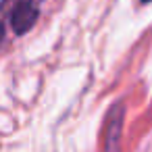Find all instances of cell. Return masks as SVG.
<instances>
[{"label":"cell","mask_w":152,"mask_h":152,"mask_svg":"<svg viewBox=\"0 0 152 152\" xmlns=\"http://www.w3.org/2000/svg\"><path fill=\"white\" fill-rule=\"evenodd\" d=\"M40 9L36 4V0H19L15 4V9L11 11V27L17 36H23L25 31H29L36 21H38Z\"/></svg>","instance_id":"6da1fadb"},{"label":"cell","mask_w":152,"mask_h":152,"mask_svg":"<svg viewBox=\"0 0 152 152\" xmlns=\"http://www.w3.org/2000/svg\"><path fill=\"white\" fill-rule=\"evenodd\" d=\"M123 117H125V106L121 102H117L110 110H108V117H106V131H104V137H106V150H117L119 148V142H121V129H123Z\"/></svg>","instance_id":"7a4b0ae2"},{"label":"cell","mask_w":152,"mask_h":152,"mask_svg":"<svg viewBox=\"0 0 152 152\" xmlns=\"http://www.w3.org/2000/svg\"><path fill=\"white\" fill-rule=\"evenodd\" d=\"M2 38H4V25L0 23V42H2Z\"/></svg>","instance_id":"3957f363"},{"label":"cell","mask_w":152,"mask_h":152,"mask_svg":"<svg viewBox=\"0 0 152 152\" xmlns=\"http://www.w3.org/2000/svg\"><path fill=\"white\" fill-rule=\"evenodd\" d=\"M140 2H144V4H146V2H152V0H140Z\"/></svg>","instance_id":"277c9868"}]
</instances>
